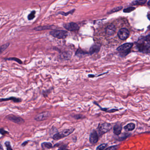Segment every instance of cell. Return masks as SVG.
<instances>
[{
    "mask_svg": "<svg viewBox=\"0 0 150 150\" xmlns=\"http://www.w3.org/2000/svg\"><path fill=\"white\" fill-rule=\"evenodd\" d=\"M122 130V126L120 124H116L114 127V133L116 135H119L121 133Z\"/></svg>",
    "mask_w": 150,
    "mask_h": 150,
    "instance_id": "15",
    "label": "cell"
},
{
    "mask_svg": "<svg viewBox=\"0 0 150 150\" xmlns=\"http://www.w3.org/2000/svg\"><path fill=\"white\" fill-rule=\"evenodd\" d=\"M75 9H73L72 10H71L70 11H69L68 13H64V12L61 11V12H59V13H58V14H60V15H63V16H66L69 15V14H73V13L75 11Z\"/></svg>",
    "mask_w": 150,
    "mask_h": 150,
    "instance_id": "23",
    "label": "cell"
},
{
    "mask_svg": "<svg viewBox=\"0 0 150 150\" xmlns=\"http://www.w3.org/2000/svg\"><path fill=\"white\" fill-rule=\"evenodd\" d=\"M56 28V27L52 25L50 26H38L35 27L34 29L35 31H42L45 30H48V29H53ZM54 30V29H53Z\"/></svg>",
    "mask_w": 150,
    "mask_h": 150,
    "instance_id": "12",
    "label": "cell"
},
{
    "mask_svg": "<svg viewBox=\"0 0 150 150\" xmlns=\"http://www.w3.org/2000/svg\"><path fill=\"white\" fill-rule=\"evenodd\" d=\"M146 2H147V0H137L133 2L131 4L133 5H139L144 4Z\"/></svg>",
    "mask_w": 150,
    "mask_h": 150,
    "instance_id": "20",
    "label": "cell"
},
{
    "mask_svg": "<svg viewBox=\"0 0 150 150\" xmlns=\"http://www.w3.org/2000/svg\"><path fill=\"white\" fill-rule=\"evenodd\" d=\"M51 113L48 111L43 112L38 114L36 117H35V119L37 121H42L47 119L51 116Z\"/></svg>",
    "mask_w": 150,
    "mask_h": 150,
    "instance_id": "9",
    "label": "cell"
},
{
    "mask_svg": "<svg viewBox=\"0 0 150 150\" xmlns=\"http://www.w3.org/2000/svg\"><path fill=\"white\" fill-rule=\"evenodd\" d=\"M8 101H12L15 103H19V102H20L22 100L20 98H16V97H13L8 98H1V102Z\"/></svg>",
    "mask_w": 150,
    "mask_h": 150,
    "instance_id": "16",
    "label": "cell"
},
{
    "mask_svg": "<svg viewBox=\"0 0 150 150\" xmlns=\"http://www.w3.org/2000/svg\"><path fill=\"white\" fill-rule=\"evenodd\" d=\"M149 28H150V26H149Z\"/></svg>",
    "mask_w": 150,
    "mask_h": 150,
    "instance_id": "40",
    "label": "cell"
},
{
    "mask_svg": "<svg viewBox=\"0 0 150 150\" xmlns=\"http://www.w3.org/2000/svg\"><path fill=\"white\" fill-rule=\"evenodd\" d=\"M28 142H29V141H26L25 142H24L22 144V146H23V147H24V146H25L27 145V144H28Z\"/></svg>",
    "mask_w": 150,
    "mask_h": 150,
    "instance_id": "35",
    "label": "cell"
},
{
    "mask_svg": "<svg viewBox=\"0 0 150 150\" xmlns=\"http://www.w3.org/2000/svg\"><path fill=\"white\" fill-rule=\"evenodd\" d=\"M58 150H69L67 149V145H63L59 147V149Z\"/></svg>",
    "mask_w": 150,
    "mask_h": 150,
    "instance_id": "31",
    "label": "cell"
},
{
    "mask_svg": "<svg viewBox=\"0 0 150 150\" xmlns=\"http://www.w3.org/2000/svg\"><path fill=\"white\" fill-rule=\"evenodd\" d=\"M146 40H147V42H148L149 43H150V34L148 35V36H147L145 37Z\"/></svg>",
    "mask_w": 150,
    "mask_h": 150,
    "instance_id": "34",
    "label": "cell"
},
{
    "mask_svg": "<svg viewBox=\"0 0 150 150\" xmlns=\"http://www.w3.org/2000/svg\"><path fill=\"white\" fill-rule=\"evenodd\" d=\"M122 7H118L117 8H115L114 9L111 10V11L110 12V13H114V12H116L117 11H120L121 9H122Z\"/></svg>",
    "mask_w": 150,
    "mask_h": 150,
    "instance_id": "30",
    "label": "cell"
},
{
    "mask_svg": "<svg viewBox=\"0 0 150 150\" xmlns=\"http://www.w3.org/2000/svg\"><path fill=\"white\" fill-rule=\"evenodd\" d=\"M116 30V29L115 26H114V25L111 24L108 26L106 27V33L108 36H112L115 33Z\"/></svg>",
    "mask_w": 150,
    "mask_h": 150,
    "instance_id": "11",
    "label": "cell"
},
{
    "mask_svg": "<svg viewBox=\"0 0 150 150\" xmlns=\"http://www.w3.org/2000/svg\"><path fill=\"white\" fill-rule=\"evenodd\" d=\"M100 46L98 44H94L91 46L89 50V54H94L95 53L98 52L100 51Z\"/></svg>",
    "mask_w": 150,
    "mask_h": 150,
    "instance_id": "13",
    "label": "cell"
},
{
    "mask_svg": "<svg viewBox=\"0 0 150 150\" xmlns=\"http://www.w3.org/2000/svg\"><path fill=\"white\" fill-rule=\"evenodd\" d=\"M147 17H148L149 19L150 20V14H149L148 16H147Z\"/></svg>",
    "mask_w": 150,
    "mask_h": 150,
    "instance_id": "37",
    "label": "cell"
},
{
    "mask_svg": "<svg viewBox=\"0 0 150 150\" xmlns=\"http://www.w3.org/2000/svg\"><path fill=\"white\" fill-rule=\"evenodd\" d=\"M88 54H89V52L84 51L81 48H79L75 53V55L78 57H83V56L85 55Z\"/></svg>",
    "mask_w": 150,
    "mask_h": 150,
    "instance_id": "14",
    "label": "cell"
},
{
    "mask_svg": "<svg viewBox=\"0 0 150 150\" xmlns=\"http://www.w3.org/2000/svg\"><path fill=\"white\" fill-rule=\"evenodd\" d=\"M63 27L65 29L70 31H76L79 29V26L77 23L71 22L63 25Z\"/></svg>",
    "mask_w": 150,
    "mask_h": 150,
    "instance_id": "8",
    "label": "cell"
},
{
    "mask_svg": "<svg viewBox=\"0 0 150 150\" xmlns=\"http://www.w3.org/2000/svg\"><path fill=\"white\" fill-rule=\"evenodd\" d=\"M1 133L2 135H5L7 134H8V132L5 130L3 129L2 128L1 129Z\"/></svg>",
    "mask_w": 150,
    "mask_h": 150,
    "instance_id": "32",
    "label": "cell"
},
{
    "mask_svg": "<svg viewBox=\"0 0 150 150\" xmlns=\"http://www.w3.org/2000/svg\"><path fill=\"white\" fill-rule=\"evenodd\" d=\"M74 129H68L64 130L60 133H56L53 135V140L55 141H58L63 138L66 137L68 136H69V135L71 134L74 131Z\"/></svg>",
    "mask_w": 150,
    "mask_h": 150,
    "instance_id": "3",
    "label": "cell"
},
{
    "mask_svg": "<svg viewBox=\"0 0 150 150\" xmlns=\"http://www.w3.org/2000/svg\"><path fill=\"white\" fill-rule=\"evenodd\" d=\"M52 90V89H49V90H46L45 91H46V92H47V93L43 92V95H44L45 97H47V96L48 95H49V93H50V92H51Z\"/></svg>",
    "mask_w": 150,
    "mask_h": 150,
    "instance_id": "33",
    "label": "cell"
},
{
    "mask_svg": "<svg viewBox=\"0 0 150 150\" xmlns=\"http://www.w3.org/2000/svg\"><path fill=\"white\" fill-rule=\"evenodd\" d=\"M135 128V125L133 123H130L129 124H127L124 128L126 131H130L133 130Z\"/></svg>",
    "mask_w": 150,
    "mask_h": 150,
    "instance_id": "19",
    "label": "cell"
},
{
    "mask_svg": "<svg viewBox=\"0 0 150 150\" xmlns=\"http://www.w3.org/2000/svg\"><path fill=\"white\" fill-rule=\"evenodd\" d=\"M108 144H100V145L97 148L96 150H104L105 148L107 147Z\"/></svg>",
    "mask_w": 150,
    "mask_h": 150,
    "instance_id": "25",
    "label": "cell"
},
{
    "mask_svg": "<svg viewBox=\"0 0 150 150\" xmlns=\"http://www.w3.org/2000/svg\"><path fill=\"white\" fill-rule=\"evenodd\" d=\"M137 48L139 51L145 54L150 53V44L146 40L145 38L140 39L136 44Z\"/></svg>",
    "mask_w": 150,
    "mask_h": 150,
    "instance_id": "1",
    "label": "cell"
},
{
    "mask_svg": "<svg viewBox=\"0 0 150 150\" xmlns=\"http://www.w3.org/2000/svg\"><path fill=\"white\" fill-rule=\"evenodd\" d=\"M112 126L111 124L104 122L103 123L99 124L98 127L99 133L100 135H102L104 133H106L111 129Z\"/></svg>",
    "mask_w": 150,
    "mask_h": 150,
    "instance_id": "5",
    "label": "cell"
},
{
    "mask_svg": "<svg viewBox=\"0 0 150 150\" xmlns=\"http://www.w3.org/2000/svg\"><path fill=\"white\" fill-rule=\"evenodd\" d=\"M73 117L76 119H83L85 118V116L80 114H75Z\"/></svg>",
    "mask_w": 150,
    "mask_h": 150,
    "instance_id": "27",
    "label": "cell"
},
{
    "mask_svg": "<svg viewBox=\"0 0 150 150\" xmlns=\"http://www.w3.org/2000/svg\"><path fill=\"white\" fill-rule=\"evenodd\" d=\"M0 150H4L3 148V147L2 146V144H1V147H0Z\"/></svg>",
    "mask_w": 150,
    "mask_h": 150,
    "instance_id": "36",
    "label": "cell"
},
{
    "mask_svg": "<svg viewBox=\"0 0 150 150\" xmlns=\"http://www.w3.org/2000/svg\"><path fill=\"white\" fill-rule=\"evenodd\" d=\"M99 136L97 132L92 130L89 136V142L92 144H95L98 141Z\"/></svg>",
    "mask_w": 150,
    "mask_h": 150,
    "instance_id": "10",
    "label": "cell"
},
{
    "mask_svg": "<svg viewBox=\"0 0 150 150\" xmlns=\"http://www.w3.org/2000/svg\"><path fill=\"white\" fill-rule=\"evenodd\" d=\"M50 35L53 37L59 39H64L68 36L67 31L63 30L54 29L50 32Z\"/></svg>",
    "mask_w": 150,
    "mask_h": 150,
    "instance_id": "4",
    "label": "cell"
},
{
    "mask_svg": "<svg viewBox=\"0 0 150 150\" xmlns=\"http://www.w3.org/2000/svg\"><path fill=\"white\" fill-rule=\"evenodd\" d=\"M72 55V53L68 51H63L60 54V57L62 59L65 60H68L71 58Z\"/></svg>",
    "mask_w": 150,
    "mask_h": 150,
    "instance_id": "17",
    "label": "cell"
},
{
    "mask_svg": "<svg viewBox=\"0 0 150 150\" xmlns=\"http://www.w3.org/2000/svg\"><path fill=\"white\" fill-rule=\"evenodd\" d=\"M147 5H148L149 6H150V0H149V1L148 2Z\"/></svg>",
    "mask_w": 150,
    "mask_h": 150,
    "instance_id": "38",
    "label": "cell"
},
{
    "mask_svg": "<svg viewBox=\"0 0 150 150\" xmlns=\"http://www.w3.org/2000/svg\"><path fill=\"white\" fill-rule=\"evenodd\" d=\"M117 35L121 40H125L130 36V32L126 28H122L119 30Z\"/></svg>",
    "mask_w": 150,
    "mask_h": 150,
    "instance_id": "7",
    "label": "cell"
},
{
    "mask_svg": "<svg viewBox=\"0 0 150 150\" xmlns=\"http://www.w3.org/2000/svg\"><path fill=\"white\" fill-rule=\"evenodd\" d=\"M119 147V145L112 146L111 147H109L104 150H116Z\"/></svg>",
    "mask_w": 150,
    "mask_h": 150,
    "instance_id": "29",
    "label": "cell"
},
{
    "mask_svg": "<svg viewBox=\"0 0 150 150\" xmlns=\"http://www.w3.org/2000/svg\"><path fill=\"white\" fill-rule=\"evenodd\" d=\"M9 45L10 43H5L3 45H2L1 46V48H0L1 53L2 54V53L4 51H5V50L7 48H8Z\"/></svg>",
    "mask_w": 150,
    "mask_h": 150,
    "instance_id": "22",
    "label": "cell"
},
{
    "mask_svg": "<svg viewBox=\"0 0 150 150\" xmlns=\"http://www.w3.org/2000/svg\"><path fill=\"white\" fill-rule=\"evenodd\" d=\"M7 119L9 121L18 124L24 123L25 121L22 118L17 116L13 114H9L6 117Z\"/></svg>",
    "mask_w": 150,
    "mask_h": 150,
    "instance_id": "6",
    "label": "cell"
},
{
    "mask_svg": "<svg viewBox=\"0 0 150 150\" xmlns=\"http://www.w3.org/2000/svg\"><path fill=\"white\" fill-rule=\"evenodd\" d=\"M133 46V43H124L117 48V50L120 52L121 55L125 56L130 52V50Z\"/></svg>",
    "mask_w": 150,
    "mask_h": 150,
    "instance_id": "2",
    "label": "cell"
},
{
    "mask_svg": "<svg viewBox=\"0 0 150 150\" xmlns=\"http://www.w3.org/2000/svg\"><path fill=\"white\" fill-rule=\"evenodd\" d=\"M135 9V8L133 7H129V8H126L124 10V12L125 13H130L131 11H134V10Z\"/></svg>",
    "mask_w": 150,
    "mask_h": 150,
    "instance_id": "28",
    "label": "cell"
},
{
    "mask_svg": "<svg viewBox=\"0 0 150 150\" xmlns=\"http://www.w3.org/2000/svg\"><path fill=\"white\" fill-rule=\"evenodd\" d=\"M41 146L43 150H48L52 148V145L50 142L42 143Z\"/></svg>",
    "mask_w": 150,
    "mask_h": 150,
    "instance_id": "18",
    "label": "cell"
},
{
    "mask_svg": "<svg viewBox=\"0 0 150 150\" xmlns=\"http://www.w3.org/2000/svg\"><path fill=\"white\" fill-rule=\"evenodd\" d=\"M5 59V60L15 61V62H17L18 63H19V64H20V65L23 64V62H22V61L20 60L18 58H17V57H9V58H7V59Z\"/></svg>",
    "mask_w": 150,
    "mask_h": 150,
    "instance_id": "21",
    "label": "cell"
},
{
    "mask_svg": "<svg viewBox=\"0 0 150 150\" xmlns=\"http://www.w3.org/2000/svg\"><path fill=\"white\" fill-rule=\"evenodd\" d=\"M5 146L6 147L7 150H13L12 147H11V144L9 141H6L5 143Z\"/></svg>",
    "mask_w": 150,
    "mask_h": 150,
    "instance_id": "26",
    "label": "cell"
},
{
    "mask_svg": "<svg viewBox=\"0 0 150 150\" xmlns=\"http://www.w3.org/2000/svg\"><path fill=\"white\" fill-rule=\"evenodd\" d=\"M88 150V149H86V150Z\"/></svg>",
    "mask_w": 150,
    "mask_h": 150,
    "instance_id": "39",
    "label": "cell"
},
{
    "mask_svg": "<svg viewBox=\"0 0 150 150\" xmlns=\"http://www.w3.org/2000/svg\"><path fill=\"white\" fill-rule=\"evenodd\" d=\"M36 11H33L30 13L28 16V19L29 20H31L35 18V15Z\"/></svg>",
    "mask_w": 150,
    "mask_h": 150,
    "instance_id": "24",
    "label": "cell"
}]
</instances>
